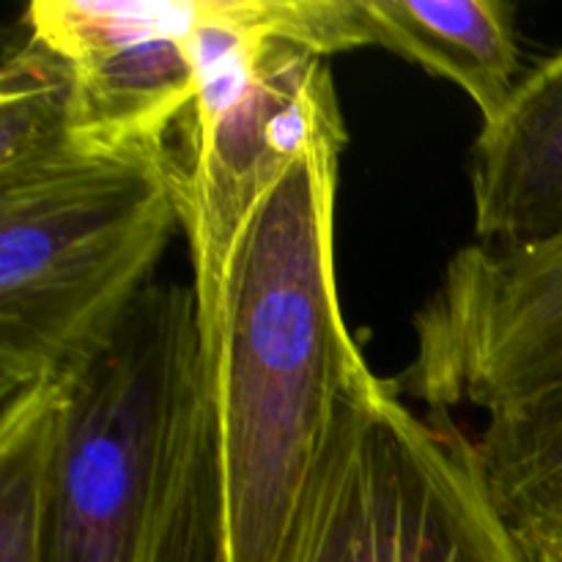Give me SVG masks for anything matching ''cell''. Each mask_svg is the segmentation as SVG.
<instances>
[{"label":"cell","mask_w":562,"mask_h":562,"mask_svg":"<svg viewBox=\"0 0 562 562\" xmlns=\"http://www.w3.org/2000/svg\"><path fill=\"white\" fill-rule=\"evenodd\" d=\"M360 47L351 0H198L195 97L173 148L192 283L291 159L344 124L327 58Z\"/></svg>","instance_id":"cell-4"},{"label":"cell","mask_w":562,"mask_h":562,"mask_svg":"<svg viewBox=\"0 0 562 562\" xmlns=\"http://www.w3.org/2000/svg\"><path fill=\"white\" fill-rule=\"evenodd\" d=\"M562 387V236L450 258L415 318L406 390L428 415L503 409Z\"/></svg>","instance_id":"cell-6"},{"label":"cell","mask_w":562,"mask_h":562,"mask_svg":"<svg viewBox=\"0 0 562 562\" xmlns=\"http://www.w3.org/2000/svg\"><path fill=\"white\" fill-rule=\"evenodd\" d=\"M362 47L453 82L492 121L521 80L516 9L503 0H355Z\"/></svg>","instance_id":"cell-9"},{"label":"cell","mask_w":562,"mask_h":562,"mask_svg":"<svg viewBox=\"0 0 562 562\" xmlns=\"http://www.w3.org/2000/svg\"><path fill=\"white\" fill-rule=\"evenodd\" d=\"M77 151L71 77L58 53L27 33L0 71V187L53 168Z\"/></svg>","instance_id":"cell-12"},{"label":"cell","mask_w":562,"mask_h":562,"mask_svg":"<svg viewBox=\"0 0 562 562\" xmlns=\"http://www.w3.org/2000/svg\"><path fill=\"white\" fill-rule=\"evenodd\" d=\"M291 562H521L450 415L417 412L379 379L318 477Z\"/></svg>","instance_id":"cell-5"},{"label":"cell","mask_w":562,"mask_h":562,"mask_svg":"<svg viewBox=\"0 0 562 562\" xmlns=\"http://www.w3.org/2000/svg\"><path fill=\"white\" fill-rule=\"evenodd\" d=\"M198 0H33L27 33L64 58L88 151L170 143L195 97Z\"/></svg>","instance_id":"cell-7"},{"label":"cell","mask_w":562,"mask_h":562,"mask_svg":"<svg viewBox=\"0 0 562 562\" xmlns=\"http://www.w3.org/2000/svg\"><path fill=\"white\" fill-rule=\"evenodd\" d=\"M475 236L521 250L562 236V49L538 60L483 121L470 159Z\"/></svg>","instance_id":"cell-8"},{"label":"cell","mask_w":562,"mask_h":562,"mask_svg":"<svg viewBox=\"0 0 562 562\" xmlns=\"http://www.w3.org/2000/svg\"><path fill=\"white\" fill-rule=\"evenodd\" d=\"M176 231L173 143L77 151L0 187V401L97 349L154 283Z\"/></svg>","instance_id":"cell-3"},{"label":"cell","mask_w":562,"mask_h":562,"mask_svg":"<svg viewBox=\"0 0 562 562\" xmlns=\"http://www.w3.org/2000/svg\"><path fill=\"white\" fill-rule=\"evenodd\" d=\"M346 124L318 132L258 195L201 318L225 562H291L338 434L379 382L346 327L335 203Z\"/></svg>","instance_id":"cell-1"},{"label":"cell","mask_w":562,"mask_h":562,"mask_svg":"<svg viewBox=\"0 0 562 562\" xmlns=\"http://www.w3.org/2000/svg\"><path fill=\"white\" fill-rule=\"evenodd\" d=\"M472 445L521 562H562V387L488 412Z\"/></svg>","instance_id":"cell-10"},{"label":"cell","mask_w":562,"mask_h":562,"mask_svg":"<svg viewBox=\"0 0 562 562\" xmlns=\"http://www.w3.org/2000/svg\"><path fill=\"white\" fill-rule=\"evenodd\" d=\"M60 382L0 401V562H44Z\"/></svg>","instance_id":"cell-11"},{"label":"cell","mask_w":562,"mask_h":562,"mask_svg":"<svg viewBox=\"0 0 562 562\" xmlns=\"http://www.w3.org/2000/svg\"><path fill=\"white\" fill-rule=\"evenodd\" d=\"M58 382L44 562H225L192 285L154 280Z\"/></svg>","instance_id":"cell-2"}]
</instances>
